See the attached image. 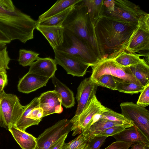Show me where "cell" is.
I'll return each instance as SVG.
<instances>
[{
  "mask_svg": "<svg viewBox=\"0 0 149 149\" xmlns=\"http://www.w3.org/2000/svg\"><path fill=\"white\" fill-rule=\"evenodd\" d=\"M137 25L101 16L94 25L100 59H113L125 51Z\"/></svg>",
  "mask_w": 149,
  "mask_h": 149,
  "instance_id": "cell-1",
  "label": "cell"
},
{
  "mask_svg": "<svg viewBox=\"0 0 149 149\" xmlns=\"http://www.w3.org/2000/svg\"><path fill=\"white\" fill-rule=\"evenodd\" d=\"M39 23L17 9L11 0H0V31L11 41L23 43L33 38Z\"/></svg>",
  "mask_w": 149,
  "mask_h": 149,
  "instance_id": "cell-2",
  "label": "cell"
},
{
  "mask_svg": "<svg viewBox=\"0 0 149 149\" xmlns=\"http://www.w3.org/2000/svg\"><path fill=\"white\" fill-rule=\"evenodd\" d=\"M62 26L84 40L100 59L94 25L91 20L87 7L82 0L73 6Z\"/></svg>",
  "mask_w": 149,
  "mask_h": 149,
  "instance_id": "cell-3",
  "label": "cell"
},
{
  "mask_svg": "<svg viewBox=\"0 0 149 149\" xmlns=\"http://www.w3.org/2000/svg\"><path fill=\"white\" fill-rule=\"evenodd\" d=\"M147 14L138 5L127 0H104L101 16L137 25L140 19Z\"/></svg>",
  "mask_w": 149,
  "mask_h": 149,
  "instance_id": "cell-4",
  "label": "cell"
},
{
  "mask_svg": "<svg viewBox=\"0 0 149 149\" xmlns=\"http://www.w3.org/2000/svg\"><path fill=\"white\" fill-rule=\"evenodd\" d=\"M53 49L71 55L90 66L100 59L84 40L64 29L63 43Z\"/></svg>",
  "mask_w": 149,
  "mask_h": 149,
  "instance_id": "cell-5",
  "label": "cell"
},
{
  "mask_svg": "<svg viewBox=\"0 0 149 149\" xmlns=\"http://www.w3.org/2000/svg\"><path fill=\"white\" fill-rule=\"evenodd\" d=\"M91 66L92 72L90 77L96 83L102 75L109 74L125 81L141 85L132 74L129 67L120 65L113 59H99L97 62Z\"/></svg>",
  "mask_w": 149,
  "mask_h": 149,
  "instance_id": "cell-6",
  "label": "cell"
},
{
  "mask_svg": "<svg viewBox=\"0 0 149 149\" xmlns=\"http://www.w3.org/2000/svg\"><path fill=\"white\" fill-rule=\"evenodd\" d=\"M24 106L16 95L3 90L0 93V127L8 130L15 125Z\"/></svg>",
  "mask_w": 149,
  "mask_h": 149,
  "instance_id": "cell-7",
  "label": "cell"
},
{
  "mask_svg": "<svg viewBox=\"0 0 149 149\" xmlns=\"http://www.w3.org/2000/svg\"><path fill=\"white\" fill-rule=\"evenodd\" d=\"M106 107L97 99L95 95L79 117L71 122L72 124L71 131L72 136L80 134L97 121L105 110Z\"/></svg>",
  "mask_w": 149,
  "mask_h": 149,
  "instance_id": "cell-8",
  "label": "cell"
},
{
  "mask_svg": "<svg viewBox=\"0 0 149 149\" xmlns=\"http://www.w3.org/2000/svg\"><path fill=\"white\" fill-rule=\"evenodd\" d=\"M121 114L149 139V111L132 102L121 103Z\"/></svg>",
  "mask_w": 149,
  "mask_h": 149,
  "instance_id": "cell-9",
  "label": "cell"
},
{
  "mask_svg": "<svg viewBox=\"0 0 149 149\" xmlns=\"http://www.w3.org/2000/svg\"><path fill=\"white\" fill-rule=\"evenodd\" d=\"M70 120L64 119L46 129L37 138L35 149H49L57 140L71 131Z\"/></svg>",
  "mask_w": 149,
  "mask_h": 149,
  "instance_id": "cell-10",
  "label": "cell"
},
{
  "mask_svg": "<svg viewBox=\"0 0 149 149\" xmlns=\"http://www.w3.org/2000/svg\"><path fill=\"white\" fill-rule=\"evenodd\" d=\"M98 86L90 77L85 78L81 82L77 88L76 97L77 109L74 116L70 120L71 122L76 120L88 106L95 95Z\"/></svg>",
  "mask_w": 149,
  "mask_h": 149,
  "instance_id": "cell-11",
  "label": "cell"
},
{
  "mask_svg": "<svg viewBox=\"0 0 149 149\" xmlns=\"http://www.w3.org/2000/svg\"><path fill=\"white\" fill-rule=\"evenodd\" d=\"M54 61L56 65L61 66L68 74L73 76L83 77L90 65L73 56L54 49Z\"/></svg>",
  "mask_w": 149,
  "mask_h": 149,
  "instance_id": "cell-12",
  "label": "cell"
},
{
  "mask_svg": "<svg viewBox=\"0 0 149 149\" xmlns=\"http://www.w3.org/2000/svg\"><path fill=\"white\" fill-rule=\"evenodd\" d=\"M38 98L39 107L43 110V117L53 113H60L62 112L61 98L54 90L45 92Z\"/></svg>",
  "mask_w": 149,
  "mask_h": 149,
  "instance_id": "cell-13",
  "label": "cell"
},
{
  "mask_svg": "<svg viewBox=\"0 0 149 149\" xmlns=\"http://www.w3.org/2000/svg\"><path fill=\"white\" fill-rule=\"evenodd\" d=\"M149 49V30L137 25L130 37L125 51L135 53Z\"/></svg>",
  "mask_w": 149,
  "mask_h": 149,
  "instance_id": "cell-14",
  "label": "cell"
},
{
  "mask_svg": "<svg viewBox=\"0 0 149 149\" xmlns=\"http://www.w3.org/2000/svg\"><path fill=\"white\" fill-rule=\"evenodd\" d=\"M49 79L28 72L20 79L17 85L18 90L23 93H29L46 86Z\"/></svg>",
  "mask_w": 149,
  "mask_h": 149,
  "instance_id": "cell-15",
  "label": "cell"
},
{
  "mask_svg": "<svg viewBox=\"0 0 149 149\" xmlns=\"http://www.w3.org/2000/svg\"><path fill=\"white\" fill-rule=\"evenodd\" d=\"M56 65L54 59L51 58L39 57L30 66L28 72L50 79L55 75Z\"/></svg>",
  "mask_w": 149,
  "mask_h": 149,
  "instance_id": "cell-16",
  "label": "cell"
},
{
  "mask_svg": "<svg viewBox=\"0 0 149 149\" xmlns=\"http://www.w3.org/2000/svg\"><path fill=\"white\" fill-rule=\"evenodd\" d=\"M36 29L45 37L53 49L63 43L64 29L62 26L38 25Z\"/></svg>",
  "mask_w": 149,
  "mask_h": 149,
  "instance_id": "cell-17",
  "label": "cell"
},
{
  "mask_svg": "<svg viewBox=\"0 0 149 149\" xmlns=\"http://www.w3.org/2000/svg\"><path fill=\"white\" fill-rule=\"evenodd\" d=\"M112 136L116 141H124L132 144L142 142L149 144V139L134 125L125 128Z\"/></svg>",
  "mask_w": 149,
  "mask_h": 149,
  "instance_id": "cell-18",
  "label": "cell"
},
{
  "mask_svg": "<svg viewBox=\"0 0 149 149\" xmlns=\"http://www.w3.org/2000/svg\"><path fill=\"white\" fill-rule=\"evenodd\" d=\"M51 78L54 86V90L58 94L60 97L62 104L66 108L74 106L75 102L73 92L61 82L55 75Z\"/></svg>",
  "mask_w": 149,
  "mask_h": 149,
  "instance_id": "cell-19",
  "label": "cell"
},
{
  "mask_svg": "<svg viewBox=\"0 0 149 149\" xmlns=\"http://www.w3.org/2000/svg\"><path fill=\"white\" fill-rule=\"evenodd\" d=\"M8 130L22 149H35L37 138L32 135L19 129L15 125L10 126Z\"/></svg>",
  "mask_w": 149,
  "mask_h": 149,
  "instance_id": "cell-20",
  "label": "cell"
},
{
  "mask_svg": "<svg viewBox=\"0 0 149 149\" xmlns=\"http://www.w3.org/2000/svg\"><path fill=\"white\" fill-rule=\"evenodd\" d=\"M81 0H58L47 11L39 16V22L60 13Z\"/></svg>",
  "mask_w": 149,
  "mask_h": 149,
  "instance_id": "cell-21",
  "label": "cell"
},
{
  "mask_svg": "<svg viewBox=\"0 0 149 149\" xmlns=\"http://www.w3.org/2000/svg\"><path fill=\"white\" fill-rule=\"evenodd\" d=\"M129 68L142 86L145 87L149 84V66L145 60Z\"/></svg>",
  "mask_w": 149,
  "mask_h": 149,
  "instance_id": "cell-22",
  "label": "cell"
},
{
  "mask_svg": "<svg viewBox=\"0 0 149 149\" xmlns=\"http://www.w3.org/2000/svg\"><path fill=\"white\" fill-rule=\"evenodd\" d=\"M148 54H149L148 53ZM147 55L137 54L125 51L117 56L113 59L118 65L125 67H129L141 62L144 59L140 56Z\"/></svg>",
  "mask_w": 149,
  "mask_h": 149,
  "instance_id": "cell-23",
  "label": "cell"
},
{
  "mask_svg": "<svg viewBox=\"0 0 149 149\" xmlns=\"http://www.w3.org/2000/svg\"><path fill=\"white\" fill-rule=\"evenodd\" d=\"M116 85V90L120 92L133 94L141 92L145 87L114 77Z\"/></svg>",
  "mask_w": 149,
  "mask_h": 149,
  "instance_id": "cell-24",
  "label": "cell"
},
{
  "mask_svg": "<svg viewBox=\"0 0 149 149\" xmlns=\"http://www.w3.org/2000/svg\"><path fill=\"white\" fill-rule=\"evenodd\" d=\"M104 0H82L87 6L91 20L94 25L101 16Z\"/></svg>",
  "mask_w": 149,
  "mask_h": 149,
  "instance_id": "cell-25",
  "label": "cell"
},
{
  "mask_svg": "<svg viewBox=\"0 0 149 149\" xmlns=\"http://www.w3.org/2000/svg\"><path fill=\"white\" fill-rule=\"evenodd\" d=\"M100 118L116 123L126 128L134 125L130 121L121 114L117 113L106 107L104 111L101 114Z\"/></svg>",
  "mask_w": 149,
  "mask_h": 149,
  "instance_id": "cell-26",
  "label": "cell"
},
{
  "mask_svg": "<svg viewBox=\"0 0 149 149\" xmlns=\"http://www.w3.org/2000/svg\"><path fill=\"white\" fill-rule=\"evenodd\" d=\"M116 126L121 125L107 120L100 118L88 129L90 133L89 141L88 142L91 141L96 135L102 131L108 128Z\"/></svg>",
  "mask_w": 149,
  "mask_h": 149,
  "instance_id": "cell-27",
  "label": "cell"
},
{
  "mask_svg": "<svg viewBox=\"0 0 149 149\" xmlns=\"http://www.w3.org/2000/svg\"><path fill=\"white\" fill-rule=\"evenodd\" d=\"M74 6L69 7L60 13L39 22L38 25L62 26L63 22Z\"/></svg>",
  "mask_w": 149,
  "mask_h": 149,
  "instance_id": "cell-28",
  "label": "cell"
},
{
  "mask_svg": "<svg viewBox=\"0 0 149 149\" xmlns=\"http://www.w3.org/2000/svg\"><path fill=\"white\" fill-rule=\"evenodd\" d=\"M89 135L88 129L86 130L71 141L67 143L65 142L62 149H79L89 141Z\"/></svg>",
  "mask_w": 149,
  "mask_h": 149,
  "instance_id": "cell-29",
  "label": "cell"
},
{
  "mask_svg": "<svg viewBox=\"0 0 149 149\" xmlns=\"http://www.w3.org/2000/svg\"><path fill=\"white\" fill-rule=\"evenodd\" d=\"M39 54L34 52L25 49H20L18 60L19 65L23 67L30 66L39 57Z\"/></svg>",
  "mask_w": 149,
  "mask_h": 149,
  "instance_id": "cell-30",
  "label": "cell"
},
{
  "mask_svg": "<svg viewBox=\"0 0 149 149\" xmlns=\"http://www.w3.org/2000/svg\"><path fill=\"white\" fill-rule=\"evenodd\" d=\"M6 44L0 43V70L10 69L8 64L10 59L7 50Z\"/></svg>",
  "mask_w": 149,
  "mask_h": 149,
  "instance_id": "cell-31",
  "label": "cell"
},
{
  "mask_svg": "<svg viewBox=\"0 0 149 149\" xmlns=\"http://www.w3.org/2000/svg\"><path fill=\"white\" fill-rule=\"evenodd\" d=\"M96 83L98 86L116 90V85L114 77L109 74H104L101 76Z\"/></svg>",
  "mask_w": 149,
  "mask_h": 149,
  "instance_id": "cell-32",
  "label": "cell"
},
{
  "mask_svg": "<svg viewBox=\"0 0 149 149\" xmlns=\"http://www.w3.org/2000/svg\"><path fill=\"white\" fill-rule=\"evenodd\" d=\"M136 104L143 107L149 105V84L141 92Z\"/></svg>",
  "mask_w": 149,
  "mask_h": 149,
  "instance_id": "cell-33",
  "label": "cell"
},
{
  "mask_svg": "<svg viewBox=\"0 0 149 149\" xmlns=\"http://www.w3.org/2000/svg\"><path fill=\"white\" fill-rule=\"evenodd\" d=\"M125 127L121 126H116L112 127L102 131L97 135L95 136H106L107 137L113 136L123 131L125 128Z\"/></svg>",
  "mask_w": 149,
  "mask_h": 149,
  "instance_id": "cell-34",
  "label": "cell"
},
{
  "mask_svg": "<svg viewBox=\"0 0 149 149\" xmlns=\"http://www.w3.org/2000/svg\"><path fill=\"white\" fill-rule=\"evenodd\" d=\"M107 137L106 136H96L91 141L88 143L90 144L91 149H100Z\"/></svg>",
  "mask_w": 149,
  "mask_h": 149,
  "instance_id": "cell-35",
  "label": "cell"
},
{
  "mask_svg": "<svg viewBox=\"0 0 149 149\" xmlns=\"http://www.w3.org/2000/svg\"><path fill=\"white\" fill-rule=\"evenodd\" d=\"M132 143L120 141L112 143L104 149H128Z\"/></svg>",
  "mask_w": 149,
  "mask_h": 149,
  "instance_id": "cell-36",
  "label": "cell"
},
{
  "mask_svg": "<svg viewBox=\"0 0 149 149\" xmlns=\"http://www.w3.org/2000/svg\"><path fill=\"white\" fill-rule=\"evenodd\" d=\"M6 72V70H0V89L2 90L8 84Z\"/></svg>",
  "mask_w": 149,
  "mask_h": 149,
  "instance_id": "cell-37",
  "label": "cell"
},
{
  "mask_svg": "<svg viewBox=\"0 0 149 149\" xmlns=\"http://www.w3.org/2000/svg\"><path fill=\"white\" fill-rule=\"evenodd\" d=\"M68 134H66L57 140L51 146L49 149H62Z\"/></svg>",
  "mask_w": 149,
  "mask_h": 149,
  "instance_id": "cell-38",
  "label": "cell"
},
{
  "mask_svg": "<svg viewBox=\"0 0 149 149\" xmlns=\"http://www.w3.org/2000/svg\"><path fill=\"white\" fill-rule=\"evenodd\" d=\"M149 144L142 142H138L132 144L131 146V149H144Z\"/></svg>",
  "mask_w": 149,
  "mask_h": 149,
  "instance_id": "cell-39",
  "label": "cell"
},
{
  "mask_svg": "<svg viewBox=\"0 0 149 149\" xmlns=\"http://www.w3.org/2000/svg\"><path fill=\"white\" fill-rule=\"evenodd\" d=\"M11 41L0 31V43H9Z\"/></svg>",
  "mask_w": 149,
  "mask_h": 149,
  "instance_id": "cell-40",
  "label": "cell"
},
{
  "mask_svg": "<svg viewBox=\"0 0 149 149\" xmlns=\"http://www.w3.org/2000/svg\"><path fill=\"white\" fill-rule=\"evenodd\" d=\"M79 149H91V148L88 143L84 145Z\"/></svg>",
  "mask_w": 149,
  "mask_h": 149,
  "instance_id": "cell-41",
  "label": "cell"
},
{
  "mask_svg": "<svg viewBox=\"0 0 149 149\" xmlns=\"http://www.w3.org/2000/svg\"><path fill=\"white\" fill-rule=\"evenodd\" d=\"M144 149H149V145H146Z\"/></svg>",
  "mask_w": 149,
  "mask_h": 149,
  "instance_id": "cell-42",
  "label": "cell"
},
{
  "mask_svg": "<svg viewBox=\"0 0 149 149\" xmlns=\"http://www.w3.org/2000/svg\"><path fill=\"white\" fill-rule=\"evenodd\" d=\"M3 90H1V89H0V93Z\"/></svg>",
  "mask_w": 149,
  "mask_h": 149,
  "instance_id": "cell-43",
  "label": "cell"
}]
</instances>
